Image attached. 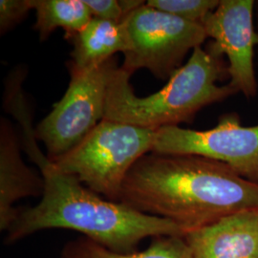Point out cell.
<instances>
[{
	"label": "cell",
	"instance_id": "obj_1",
	"mask_svg": "<svg viewBox=\"0 0 258 258\" xmlns=\"http://www.w3.org/2000/svg\"><path fill=\"white\" fill-rule=\"evenodd\" d=\"M118 202L173 222L186 233L258 210V184L206 157L149 152L125 177Z\"/></svg>",
	"mask_w": 258,
	"mask_h": 258
},
{
	"label": "cell",
	"instance_id": "obj_2",
	"mask_svg": "<svg viewBox=\"0 0 258 258\" xmlns=\"http://www.w3.org/2000/svg\"><path fill=\"white\" fill-rule=\"evenodd\" d=\"M19 121L23 149L38 166L44 186L37 206L19 211L7 231L10 241L41 230L68 229L82 232L106 249L128 253L147 237L184 236L185 231L175 223L120 202L106 201L75 176L60 171L41 152L30 116Z\"/></svg>",
	"mask_w": 258,
	"mask_h": 258
},
{
	"label": "cell",
	"instance_id": "obj_3",
	"mask_svg": "<svg viewBox=\"0 0 258 258\" xmlns=\"http://www.w3.org/2000/svg\"><path fill=\"white\" fill-rule=\"evenodd\" d=\"M226 75L223 55L212 43L194 49L166 85L147 97L135 94L131 76L118 66L111 74L104 119L154 131L191 122L204 107L238 94L229 83L217 85Z\"/></svg>",
	"mask_w": 258,
	"mask_h": 258
},
{
	"label": "cell",
	"instance_id": "obj_4",
	"mask_svg": "<svg viewBox=\"0 0 258 258\" xmlns=\"http://www.w3.org/2000/svg\"><path fill=\"white\" fill-rule=\"evenodd\" d=\"M155 135L154 130L103 119L76 148L50 160L94 192L118 202L125 177L152 151Z\"/></svg>",
	"mask_w": 258,
	"mask_h": 258
},
{
	"label": "cell",
	"instance_id": "obj_5",
	"mask_svg": "<svg viewBox=\"0 0 258 258\" xmlns=\"http://www.w3.org/2000/svg\"><path fill=\"white\" fill-rule=\"evenodd\" d=\"M122 23L130 49L120 68L132 76L148 69L159 80L168 81L183 66L184 57L208 38L203 26L178 19L147 5L127 15Z\"/></svg>",
	"mask_w": 258,
	"mask_h": 258
},
{
	"label": "cell",
	"instance_id": "obj_6",
	"mask_svg": "<svg viewBox=\"0 0 258 258\" xmlns=\"http://www.w3.org/2000/svg\"><path fill=\"white\" fill-rule=\"evenodd\" d=\"M117 67L112 57L88 70H69L71 80L63 97L35 129L49 159L76 148L104 119L107 88Z\"/></svg>",
	"mask_w": 258,
	"mask_h": 258
},
{
	"label": "cell",
	"instance_id": "obj_7",
	"mask_svg": "<svg viewBox=\"0 0 258 258\" xmlns=\"http://www.w3.org/2000/svg\"><path fill=\"white\" fill-rule=\"evenodd\" d=\"M151 152L189 154L212 159L258 184V124L244 126L239 115L227 113L209 130L171 126L156 130Z\"/></svg>",
	"mask_w": 258,
	"mask_h": 258
},
{
	"label": "cell",
	"instance_id": "obj_8",
	"mask_svg": "<svg viewBox=\"0 0 258 258\" xmlns=\"http://www.w3.org/2000/svg\"><path fill=\"white\" fill-rule=\"evenodd\" d=\"M255 0H220L219 6L204 20L207 37L212 46L227 55L229 84L247 99L257 96L254 70L256 35L254 28Z\"/></svg>",
	"mask_w": 258,
	"mask_h": 258
},
{
	"label": "cell",
	"instance_id": "obj_9",
	"mask_svg": "<svg viewBox=\"0 0 258 258\" xmlns=\"http://www.w3.org/2000/svg\"><path fill=\"white\" fill-rule=\"evenodd\" d=\"M184 239L194 258H258V210L226 216Z\"/></svg>",
	"mask_w": 258,
	"mask_h": 258
},
{
	"label": "cell",
	"instance_id": "obj_10",
	"mask_svg": "<svg viewBox=\"0 0 258 258\" xmlns=\"http://www.w3.org/2000/svg\"><path fill=\"white\" fill-rule=\"evenodd\" d=\"M21 142L8 120L0 125V229L8 231L19 210L14 204L22 198L42 195L43 179L28 167L21 157Z\"/></svg>",
	"mask_w": 258,
	"mask_h": 258
},
{
	"label": "cell",
	"instance_id": "obj_11",
	"mask_svg": "<svg viewBox=\"0 0 258 258\" xmlns=\"http://www.w3.org/2000/svg\"><path fill=\"white\" fill-rule=\"evenodd\" d=\"M72 41L69 70L84 71L102 64L116 53L130 49L128 35L123 23L93 18L89 23L69 39Z\"/></svg>",
	"mask_w": 258,
	"mask_h": 258
},
{
	"label": "cell",
	"instance_id": "obj_12",
	"mask_svg": "<svg viewBox=\"0 0 258 258\" xmlns=\"http://www.w3.org/2000/svg\"><path fill=\"white\" fill-rule=\"evenodd\" d=\"M33 10L37 17L34 28L41 41L57 28L64 30L69 40L93 19L83 0H33Z\"/></svg>",
	"mask_w": 258,
	"mask_h": 258
},
{
	"label": "cell",
	"instance_id": "obj_13",
	"mask_svg": "<svg viewBox=\"0 0 258 258\" xmlns=\"http://www.w3.org/2000/svg\"><path fill=\"white\" fill-rule=\"evenodd\" d=\"M73 258H194L184 236L157 237L148 249L141 252L121 253L106 249L92 241L84 243L75 251Z\"/></svg>",
	"mask_w": 258,
	"mask_h": 258
},
{
	"label": "cell",
	"instance_id": "obj_14",
	"mask_svg": "<svg viewBox=\"0 0 258 258\" xmlns=\"http://www.w3.org/2000/svg\"><path fill=\"white\" fill-rule=\"evenodd\" d=\"M146 3L153 9L202 25L209 14L219 6L220 0H148Z\"/></svg>",
	"mask_w": 258,
	"mask_h": 258
},
{
	"label": "cell",
	"instance_id": "obj_15",
	"mask_svg": "<svg viewBox=\"0 0 258 258\" xmlns=\"http://www.w3.org/2000/svg\"><path fill=\"white\" fill-rule=\"evenodd\" d=\"M33 10V0H1L0 1V33L4 35L19 24Z\"/></svg>",
	"mask_w": 258,
	"mask_h": 258
},
{
	"label": "cell",
	"instance_id": "obj_16",
	"mask_svg": "<svg viewBox=\"0 0 258 258\" xmlns=\"http://www.w3.org/2000/svg\"><path fill=\"white\" fill-rule=\"evenodd\" d=\"M93 18L120 23L125 15L118 0H83Z\"/></svg>",
	"mask_w": 258,
	"mask_h": 258
},
{
	"label": "cell",
	"instance_id": "obj_17",
	"mask_svg": "<svg viewBox=\"0 0 258 258\" xmlns=\"http://www.w3.org/2000/svg\"><path fill=\"white\" fill-rule=\"evenodd\" d=\"M254 28L256 35V54L258 59V0H255L254 2Z\"/></svg>",
	"mask_w": 258,
	"mask_h": 258
}]
</instances>
